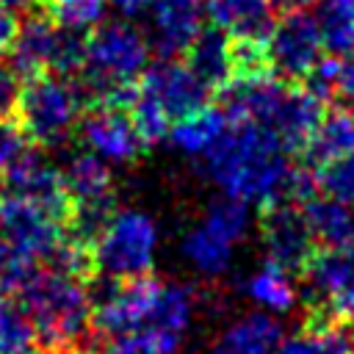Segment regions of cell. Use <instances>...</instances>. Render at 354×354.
Instances as JSON below:
<instances>
[{"mask_svg": "<svg viewBox=\"0 0 354 354\" xmlns=\"http://www.w3.org/2000/svg\"><path fill=\"white\" fill-rule=\"evenodd\" d=\"M205 11L213 28L243 41H268L277 22L271 0H205Z\"/></svg>", "mask_w": 354, "mask_h": 354, "instance_id": "14", "label": "cell"}, {"mask_svg": "<svg viewBox=\"0 0 354 354\" xmlns=\"http://www.w3.org/2000/svg\"><path fill=\"white\" fill-rule=\"evenodd\" d=\"M0 354H39L33 324L11 293H0Z\"/></svg>", "mask_w": 354, "mask_h": 354, "instance_id": "26", "label": "cell"}, {"mask_svg": "<svg viewBox=\"0 0 354 354\" xmlns=\"http://www.w3.org/2000/svg\"><path fill=\"white\" fill-rule=\"evenodd\" d=\"M277 354H354V329L324 310H313L304 332L282 340Z\"/></svg>", "mask_w": 354, "mask_h": 354, "instance_id": "20", "label": "cell"}, {"mask_svg": "<svg viewBox=\"0 0 354 354\" xmlns=\"http://www.w3.org/2000/svg\"><path fill=\"white\" fill-rule=\"evenodd\" d=\"M227 124H230V119H227L224 108L205 105L202 111L177 119V122L171 124V130H169V138H171V144H174L180 152L202 158V155L221 138V133L227 130Z\"/></svg>", "mask_w": 354, "mask_h": 354, "instance_id": "22", "label": "cell"}, {"mask_svg": "<svg viewBox=\"0 0 354 354\" xmlns=\"http://www.w3.org/2000/svg\"><path fill=\"white\" fill-rule=\"evenodd\" d=\"M191 315H194V293H191V288L174 285V282H163L147 326L149 329H163V332H171V335H183V329L191 324Z\"/></svg>", "mask_w": 354, "mask_h": 354, "instance_id": "27", "label": "cell"}, {"mask_svg": "<svg viewBox=\"0 0 354 354\" xmlns=\"http://www.w3.org/2000/svg\"><path fill=\"white\" fill-rule=\"evenodd\" d=\"M274 6H282V11H288V8H307V3H313V0H271Z\"/></svg>", "mask_w": 354, "mask_h": 354, "instance_id": "38", "label": "cell"}, {"mask_svg": "<svg viewBox=\"0 0 354 354\" xmlns=\"http://www.w3.org/2000/svg\"><path fill=\"white\" fill-rule=\"evenodd\" d=\"M86 36L58 28L41 11L25 17L8 47V66L19 80L36 75L75 77L83 69Z\"/></svg>", "mask_w": 354, "mask_h": 354, "instance_id": "5", "label": "cell"}, {"mask_svg": "<svg viewBox=\"0 0 354 354\" xmlns=\"http://www.w3.org/2000/svg\"><path fill=\"white\" fill-rule=\"evenodd\" d=\"M158 232L149 216L136 210H119L100 232L94 243L97 274L108 279H130L149 274L155 257Z\"/></svg>", "mask_w": 354, "mask_h": 354, "instance_id": "6", "label": "cell"}, {"mask_svg": "<svg viewBox=\"0 0 354 354\" xmlns=\"http://www.w3.org/2000/svg\"><path fill=\"white\" fill-rule=\"evenodd\" d=\"M337 91H340V94H343L348 102H354V50H351L348 55H343V61H340Z\"/></svg>", "mask_w": 354, "mask_h": 354, "instance_id": "35", "label": "cell"}, {"mask_svg": "<svg viewBox=\"0 0 354 354\" xmlns=\"http://www.w3.org/2000/svg\"><path fill=\"white\" fill-rule=\"evenodd\" d=\"M61 174H64V185L72 199V207L113 202V177L100 155L94 152L72 155L69 163L61 169Z\"/></svg>", "mask_w": 354, "mask_h": 354, "instance_id": "19", "label": "cell"}, {"mask_svg": "<svg viewBox=\"0 0 354 354\" xmlns=\"http://www.w3.org/2000/svg\"><path fill=\"white\" fill-rule=\"evenodd\" d=\"M83 102L69 77L36 75L19 80L14 100V119L25 138L39 149H55L72 138L80 124Z\"/></svg>", "mask_w": 354, "mask_h": 354, "instance_id": "4", "label": "cell"}, {"mask_svg": "<svg viewBox=\"0 0 354 354\" xmlns=\"http://www.w3.org/2000/svg\"><path fill=\"white\" fill-rule=\"evenodd\" d=\"M30 3H36V0H0V8L14 11V8H25V6H30Z\"/></svg>", "mask_w": 354, "mask_h": 354, "instance_id": "39", "label": "cell"}, {"mask_svg": "<svg viewBox=\"0 0 354 354\" xmlns=\"http://www.w3.org/2000/svg\"><path fill=\"white\" fill-rule=\"evenodd\" d=\"M119 11H124V14H136V11H141V8H147L152 0H111Z\"/></svg>", "mask_w": 354, "mask_h": 354, "instance_id": "37", "label": "cell"}, {"mask_svg": "<svg viewBox=\"0 0 354 354\" xmlns=\"http://www.w3.org/2000/svg\"><path fill=\"white\" fill-rule=\"evenodd\" d=\"M177 346H180V335L147 326L116 337H105L100 354H174Z\"/></svg>", "mask_w": 354, "mask_h": 354, "instance_id": "29", "label": "cell"}, {"mask_svg": "<svg viewBox=\"0 0 354 354\" xmlns=\"http://www.w3.org/2000/svg\"><path fill=\"white\" fill-rule=\"evenodd\" d=\"M307 290L318 304L329 301L332 296L354 288V241L340 246H324L315 249L307 266L301 268Z\"/></svg>", "mask_w": 354, "mask_h": 354, "instance_id": "15", "label": "cell"}, {"mask_svg": "<svg viewBox=\"0 0 354 354\" xmlns=\"http://www.w3.org/2000/svg\"><path fill=\"white\" fill-rule=\"evenodd\" d=\"M202 163L224 196L257 205L260 210L288 202L293 174L288 152L268 130L249 119H230L221 138L202 155Z\"/></svg>", "mask_w": 354, "mask_h": 354, "instance_id": "1", "label": "cell"}, {"mask_svg": "<svg viewBox=\"0 0 354 354\" xmlns=\"http://www.w3.org/2000/svg\"><path fill=\"white\" fill-rule=\"evenodd\" d=\"M19 91V77L8 64H0V111H11Z\"/></svg>", "mask_w": 354, "mask_h": 354, "instance_id": "34", "label": "cell"}, {"mask_svg": "<svg viewBox=\"0 0 354 354\" xmlns=\"http://www.w3.org/2000/svg\"><path fill=\"white\" fill-rule=\"evenodd\" d=\"M3 191L44 210L47 216L58 218L64 227L72 216V199L64 185L61 169H55L39 147H28L22 158L0 177Z\"/></svg>", "mask_w": 354, "mask_h": 354, "instance_id": "9", "label": "cell"}, {"mask_svg": "<svg viewBox=\"0 0 354 354\" xmlns=\"http://www.w3.org/2000/svg\"><path fill=\"white\" fill-rule=\"evenodd\" d=\"M136 88L155 100L171 122L210 105V88L188 69L185 61L174 58H160L158 64L147 66Z\"/></svg>", "mask_w": 354, "mask_h": 354, "instance_id": "10", "label": "cell"}, {"mask_svg": "<svg viewBox=\"0 0 354 354\" xmlns=\"http://www.w3.org/2000/svg\"><path fill=\"white\" fill-rule=\"evenodd\" d=\"M354 155V108H329L315 124L310 141L304 144L307 166L318 169L324 163Z\"/></svg>", "mask_w": 354, "mask_h": 354, "instance_id": "18", "label": "cell"}, {"mask_svg": "<svg viewBox=\"0 0 354 354\" xmlns=\"http://www.w3.org/2000/svg\"><path fill=\"white\" fill-rule=\"evenodd\" d=\"M224 113L230 119H249L268 130L285 152H299L310 141L324 116V100L301 83L279 80L277 75L235 77L224 91Z\"/></svg>", "mask_w": 354, "mask_h": 354, "instance_id": "3", "label": "cell"}, {"mask_svg": "<svg viewBox=\"0 0 354 354\" xmlns=\"http://www.w3.org/2000/svg\"><path fill=\"white\" fill-rule=\"evenodd\" d=\"M315 180H318V194L335 202L351 205L354 202V155L318 166Z\"/></svg>", "mask_w": 354, "mask_h": 354, "instance_id": "31", "label": "cell"}, {"mask_svg": "<svg viewBox=\"0 0 354 354\" xmlns=\"http://www.w3.org/2000/svg\"><path fill=\"white\" fill-rule=\"evenodd\" d=\"M17 28H19V22H17L14 11L0 8V55L8 53L11 41H14V36H17Z\"/></svg>", "mask_w": 354, "mask_h": 354, "instance_id": "36", "label": "cell"}, {"mask_svg": "<svg viewBox=\"0 0 354 354\" xmlns=\"http://www.w3.org/2000/svg\"><path fill=\"white\" fill-rule=\"evenodd\" d=\"M160 279L152 274L130 277V279H111L91 296V324L97 335L116 337L124 332L144 329L155 310Z\"/></svg>", "mask_w": 354, "mask_h": 354, "instance_id": "7", "label": "cell"}, {"mask_svg": "<svg viewBox=\"0 0 354 354\" xmlns=\"http://www.w3.org/2000/svg\"><path fill=\"white\" fill-rule=\"evenodd\" d=\"M14 296L33 324L39 354H100L105 337L91 324L86 282L41 266Z\"/></svg>", "mask_w": 354, "mask_h": 354, "instance_id": "2", "label": "cell"}, {"mask_svg": "<svg viewBox=\"0 0 354 354\" xmlns=\"http://www.w3.org/2000/svg\"><path fill=\"white\" fill-rule=\"evenodd\" d=\"M324 41L315 17L307 8H288L277 17L268 36L271 72L288 83H304L313 66L321 61Z\"/></svg>", "mask_w": 354, "mask_h": 354, "instance_id": "8", "label": "cell"}, {"mask_svg": "<svg viewBox=\"0 0 354 354\" xmlns=\"http://www.w3.org/2000/svg\"><path fill=\"white\" fill-rule=\"evenodd\" d=\"M127 113H130V122H133L144 147H152V144L163 141L171 130V119L163 113V108L155 100H149L147 94H141L138 88H136V97H133Z\"/></svg>", "mask_w": 354, "mask_h": 354, "instance_id": "30", "label": "cell"}, {"mask_svg": "<svg viewBox=\"0 0 354 354\" xmlns=\"http://www.w3.org/2000/svg\"><path fill=\"white\" fill-rule=\"evenodd\" d=\"M105 3L108 0H36L39 11L47 19L75 33L97 28L105 17Z\"/></svg>", "mask_w": 354, "mask_h": 354, "instance_id": "28", "label": "cell"}, {"mask_svg": "<svg viewBox=\"0 0 354 354\" xmlns=\"http://www.w3.org/2000/svg\"><path fill=\"white\" fill-rule=\"evenodd\" d=\"M313 17L329 55L354 50V0H313Z\"/></svg>", "mask_w": 354, "mask_h": 354, "instance_id": "23", "label": "cell"}, {"mask_svg": "<svg viewBox=\"0 0 354 354\" xmlns=\"http://www.w3.org/2000/svg\"><path fill=\"white\" fill-rule=\"evenodd\" d=\"M202 221L218 230L221 235H227L232 243H238L249 230V207L232 196H221L207 207Z\"/></svg>", "mask_w": 354, "mask_h": 354, "instance_id": "32", "label": "cell"}, {"mask_svg": "<svg viewBox=\"0 0 354 354\" xmlns=\"http://www.w3.org/2000/svg\"><path fill=\"white\" fill-rule=\"evenodd\" d=\"M260 232L268 252V263H277L285 271H301L315 252V241L310 235L304 213L290 202L263 207Z\"/></svg>", "mask_w": 354, "mask_h": 354, "instance_id": "11", "label": "cell"}, {"mask_svg": "<svg viewBox=\"0 0 354 354\" xmlns=\"http://www.w3.org/2000/svg\"><path fill=\"white\" fill-rule=\"evenodd\" d=\"M232 241L227 235H221L218 230H213L210 224L199 221L185 238H183V254L191 260L194 268H199L202 274H221L230 260H232Z\"/></svg>", "mask_w": 354, "mask_h": 354, "instance_id": "24", "label": "cell"}, {"mask_svg": "<svg viewBox=\"0 0 354 354\" xmlns=\"http://www.w3.org/2000/svg\"><path fill=\"white\" fill-rule=\"evenodd\" d=\"M205 0H152L155 47L163 58L183 55L202 30Z\"/></svg>", "mask_w": 354, "mask_h": 354, "instance_id": "13", "label": "cell"}, {"mask_svg": "<svg viewBox=\"0 0 354 354\" xmlns=\"http://www.w3.org/2000/svg\"><path fill=\"white\" fill-rule=\"evenodd\" d=\"M188 69L213 91H224L232 77H235V66H232V44L230 36L218 28H202L199 36L191 41V47L183 53Z\"/></svg>", "mask_w": 354, "mask_h": 354, "instance_id": "16", "label": "cell"}, {"mask_svg": "<svg viewBox=\"0 0 354 354\" xmlns=\"http://www.w3.org/2000/svg\"><path fill=\"white\" fill-rule=\"evenodd\" d=\"M282 324L271 313H249L232 321L210 346V354H277Z\"/></svg>", "mask_w": 354, "mask_h": 354, "instance_id": "17", "label": "cell"}, {"mask_svg": "<svg viewBox=\"0 0 354 354\" xmlns=\"http://www.w3.org/2000/svg\"><path fill=\"white\" fill-rule=\"evenodd\" d=\"M28 147H33V144L25 138V133L17 124L14 113L11 111H0V177L22 158V152Z\"/></svg>", "mask_w": 354, "mask_h": 354, "instance_id": "33", "label": "cell"}, {"mask_svg": "<svg viewBox=\"0 0 354 354\" xmlns=\"http://www.w3.org/2000/svg\"><path fill=\"white\" fill-rule=\"evenodd\" d=\"M301 213H304V221H307L315 243L340 246V243L354 241V213L348 205L318 194L301 205Z\"/></svg>", "mask_w": 354, "mask_h": 354, "instance_id": "21", "label": "cell"}, {"mask_svg": "<svg viewBox=\"0 0 354 354\" xmlns=\"http://www.w3.org/2000/svg\"><path fill=\"white\" fill-rule=\"evenodd\" d=\"M246 296L263 307V313H288L296 304V285L282 266L266 263L246 279Z\"/></svg>", "mask_w": 354, "mask_h": 354, "instance_id": "25", "label": "cell"}, {"mask_svg": "<svg viewBox=\"0 0 354 354\" xmlns=\"http://www.w3.org/2000/svg\"><path fill=\"white\" fill-rule=\"evenodd\" d=\"M77 130H80L83 144L94 155L116 160V163L136 160L144 149V144L130 122L127 108H88L86 116L80 119Z\"/></svg>", "mask_w": 354, "mask_h": 354, "instance_id": "12", "label": "cell"}]
</instances>
